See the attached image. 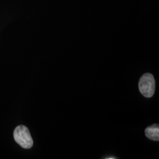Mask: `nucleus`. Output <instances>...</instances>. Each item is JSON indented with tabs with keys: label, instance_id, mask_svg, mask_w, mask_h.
Wrapping results in <instances>:
<instances>
[{
	"label": "nucleus",
	"instance_id": "20e7f679",
	"mask_svg": "<svg viewBox=\"0 0 159 159\" xmlns=\"http://www.w3.org/2000/svg\"><path fill=\"white\" fill-rule=\"evenodd\" d=\"M107 159H116V157H108V158H106Z\"/></svg>",
	"mask_w": 159,
	"mask_h": 159
},
{
	"label": "nucleus",
	"instance_id": "f03ea898",
	"mask_svg": "<svg viewBox=\"0 0 159 159\" xmlns=\"http://www.w3.org/2000/svg\"><path fill=\"white\" fill-rule=\"evenodd\" d=\"M156 83L153 75L150 73H146L141 77L139 88L143 96L150 98L153 96L155 91Z\"/></svg>",
	"mask_w": 159,
	"mask_h": 159
},
{
	"label": "nucleus",
	"instance_id": "7ed1b4c3",
	"mask_svg": "<svg viewBox=\"0 0 159 159\" xmlns=\"http://www.w3.org/2000/svg\"><path fill=\"white\" fill-rule=\"evenodd\" d=\"M145 134L146 137L148 139L154 141H159V125L155 124L147 127L145 130Z\"/></svg>",
	"mask_w": 159,
	"mask_h": 159
},
{
	"label": "nucleus",
	"instance_id": "f257e3e1",
	"mask_svg": "<svg viewBox=\"0 0 159 159\" xmlns=\"http://www.w3.org/2000/svg\"><path fill=\"white\" fill-rule=\"evenodd\" d=\"M14 138L17 144L24 148L29 149L33 146V140L29 129L25 125L17 126L14 131Z\"/></svg>",
	"mask_w": 159,
	"mask_h": 159
}]
</instances>
